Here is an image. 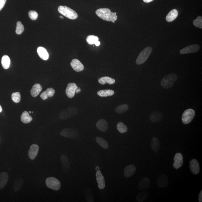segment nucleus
Returning <instances> with one entry per match:
<instances>
[{
	"mask_svg": "<svg viewBox=\"0 0 202 202\" xmlns=\"http://www.w3.org/2000/svg\"><path fill=\"white\" fill-rule=\"evenodd\" d=\"M96 14L102 20L107 21H112L113 23L117 20L118 17L116 13L111 12L110 9L107 8H100L95 11Z\"/></svg>",
	"mask_w": 202,
	"mask_h": 202,
	"instance_id": "obj_1",
	"label": "nucleus"
},
{
	"mask_svg": "<svg viewBox=\"0 0 202 202\" xmlns=\"http://www.w3.org/2000/svg\"><path fill=\"white\" fill-rule=\"evenodd\" d=\"M177 79V76L175 74H169L163 78L161 84L165 89H169L173 87L174 82L176 81Z\"/></svg>",
	"mask_w": 202,
	"mask_h": 202,
	"instance_id": "obj_2",
	"label": "nucleus"
},
{
	"mask_svg": "<svg viewBox=\"0 0 202 202\" xmlns=\"http://www.w3.org/2000/svg\"><path fill=\"white\" fill-rule=\"evenodd\" d=\"M58 10L60 14L71 20H75L78 17V14L74 10L66 6H60Z\"/></svg>",
	"mask_w": 202,
	"mask_h": 202,
	"instance_id": "obj_3",
	"label": "nucleus"
},
{
	"mask_svg": "<svg viewBox=\"0 0 202 202\" xmlns=\"http://www.w3.org/2000/svg\"><path fill=\"white\" fill-rule=\"evenodd\" d=\"M152 52V49L150 47H147L140 53L136 60L137 64L140 65L143 64L147 61V59Z\"/></svg>",
	"mask_w": 202,
	"mask_h": 202,
	"instance_id": "obj_4",
	"label": "nucleus"
},
{
	"mask_svg": "<svg viewBox=\"0 0 202 202\" xmlns=\"http://www.w3.org/2000/svg\"><path fill=\"white\" fill-rule=\"evenodd\" d=\"M47 186L54 191H58L61 188V183L58 180L54 177H49L45 181Z\"/></svg>",
	"mask_w": 202,
	"mask_h": 202,
	"instance_id": "obj_5",
	"label": "nucleus"
},
{
	"mask_svg": "<svg viewBox=\"0 0 202 202\" xmlns=\"http://www.w3.org/2000/svg\"><path fill=\"white\" fill-rule=\"evenodd\" d=\"M78 112L77 109L76 107H69L60 112V117L61 119H66L71 117L72 116L75 115L77 114Z\"/></svg>",
	"mask_w": 202,
	"mask_h": 202,
	"instance_id": "obj_6",
	"label": "nucleus"
},
{
	"mask_svg": "<svg viewBox=\"0 0 202 202\" xmlns=\"http://www.w3.org/2000/svg\"><path fill=\"white\" fill-rule=\"evenodd\" d=\"M195 116V112L192 109H189L185 110L182 115V120L183 123L187 124L190 123Z\"/></svg>",
	"mask_w": 202,
	"mask_h": 202,
	"instance_id": "obj_7",
	"label": "nucleus"
},
{
	"mask_svg": "<svg viewBox=\"0 0 202 202\" xmlns=\"http://www.w3.org/2000/svg\"><path fill=\"white\" fill-rule=\"evenodd\" d=\"M60 135L66 138H75L79 135V132L76 129H65L60 132Z\"/></svg>",
	"mask_w": 202,
	"mask_h": 202,
	"instance_id": "obj_8",
	"label": "nucleus"
},
{
	"mask_svg": "<svg viewBox=\"0 0 202 202\" xmlns=\"http://www.w3.org/2000/svg\"><path fill=\"white\" fill-rule=\"evenodd\" d=\"M200 49V46L197 44H194L185 47L180 51V53L181 54L194 53L199 51Z\"/></svg>",
	"mask_w": 202,
	"mask_h": 202,
	"instance_id": "obj_9",
	"label": "nucleus"
},
{
	"mask_svg": "<svg viewBox=\"0 0 202 202\" xmlns=\"http://www.w3.org/2000/svg\"><path fill=\"white\" fill-rule=\"evenodd\" d=\"M78 88L77 85L75 83L68 84L66 90V93L67 96L69 98H73L74 97L76 90Z\"/></svg>",
	"mask_w": 202,
	"mask_h": 202,
	"instance_id": "obj_10",
	"label": "nucleus"
},
{
	"mask_svg": "<svg viewBox=\"0 0 202 202\" xmlns=\"http://www.w3.org/2000/svg\"><path fill=\"white\" fill-rule=\"evenodd\" d=\"M156 182L159 187L163 188L167 186L169 181L166 175L164 174H162L157 178Z\"/></svg>",
	"mask_w": 202,
	"mask_h": 202,
	"instance_id": "obj_11",
	"label": "nucleus"
},
{
	"mask_svg": "<svg viewBox=\"0 0 202 202\" xmlns=\"http://www.w3.org/2000/svg\"><path fill=\"white\" fill-rule=\"evenodd\" d=\"M173 166L175 169H178L183 164V157L181 153H178L175 155L174 158Z\"/></svg>",
	"mask_w": 202,
	"mask_h": 202,
	"instance_id": "obj_12",
	"label": "nucleus"
},
{
	"mask_svg": "<svg viewBox=\"0 0 202 202\" xmlns=\"http://www.w3.org/2000/svg\"><path fill=\"white\" fill-rule=\"evenodd\" d=\"M39 147L37 144H33L30 146L29 150L28 155L31 160H33L36 158L39 151Z\"/></svg>",
	"mask_w": 202,
	"mask_h": 202,
	"instance_id": "obj_13",
	"label": "nucleus"
},
{
	"mask_svg": "<svg viewBox=\"0 0 202 202\" xmlns=\"http://www.w3.org/2000/svg\"><path fill=\"white\" fill-rule=\"evenodd\" d=\"M70 65L75 71L80 72L83 70L84 66L80 61L77 59H73L70 63Z\"/></svg>",
	"mask_w": 202,
	"mask_h": 202,
	"instance_id": "obj_14",
	"label": "nucleus"
},
{
	"mask_svg": "<svg viewBox=\"0 0 202 202\" xmlns=\"http://www.w3.org/2000/svg\"><path fill=\"white\" fill-rule=\"evenodd\" d=\"M60 160L63 172L66 173H67L70 169V165L68 159L66 156L63 155L60 157Z\"/></svg>",
	"mask_w": 202,
	"mask_h": 202,
	"instance_id": "obj_15",
	"label": "nucleus"
},
{
	"mask_svg": "<svg viewBox=\"0 0 202 202\" xmlns=\"http://www.w3.org/2000/svg\"><path fill=\"white\" fill-rule=\"evenodd\" d=\"M96 177L99 189H104L105 187V182L104 176L101 174V171H97Z\"/></svg>",
	"mask_w": 202,
	"mask_h": 202,
	"instance_id": "obj_16",
	"label": "nucleus"
},
{
	"mask_svg": "<svg viewBox=\"0 0 202 202\" xmlns=\"http://www.w3.org/2000/svg\"><path fill=\"white\" fill-rule=\"evenodd\" d=\"M190 169L194 175H197L200 172V167L198 161L195 159H192L190 162Z\"/></svg>",
	"mask_w": 202,
	"mask_h": 202,
	"instance_id": "obj_17",
	"label": "nucleus"
},
{
	"mask_svg": "<svg viewBox=\"0 0 202 202\" xmlns=\"http://www.w3.org/2000/svg\"><path fill=\"white\" fill-rule=\"evenodd\" d=\"M163 115L161 112L155 111L153 112L150 115V120L153 123H158L161 121L163 119Z\"/></svg>",
	"mask_w": 202,
	"mask_h": 202,
	"instance_id": "obj_18",
	"label": "nucleus"
},
{
	"mask_svg": "<svg viewBox=\"0 0 202 202\" xmlns=\"http://www.w3.org/2000/svg\"><path fill=\"white\" fill-rule=\"evenodd\" d=\"M8 174L6 172L0 173V190L3 189L7 185L8 181Z\"/></svg>",
	"mask_w": 202,
	"mask_h": 202,
	"instance_id": "obj_19",
	"label": "nucleus"
},
{
	"mask_svg": "<svg viewBox=\"0 0 202 202\" xmlns=\"http://www.w3.org/2000/svg\"><path fill=\"white\" fill-rule=\"evenodd\" d=\"M97 129L102 132H105L108 129V123L104 119H100L96 124Z\"/></svg>",
	"mask_w": 202,
	"mask_h": 202,
	"instance_id": "obj_20",
	"label": "nucleus"
},
{
	"mask_svg": "<svg viewBox=\"0 0 202 202\" xmlns=\"http://www.w3.org/2000/svg\"><path fill=\"white\" fill-rule=\"evenodd\" d=\"M136 171V167L134 165H129L125 168L124 170V175L125 177L129 178L132 176L135 173Z\"/></svg>",
	"mask_w": 202,
	"mask_h": 202,
	"instance_id": "obj_21",
	"label": "nucleus"
},
{
	"mask_svg": "<svg viewBox=\"0 0 202 202\" xmlns=\"http://www.w3.org/2000/svg\"><path fill=\"white\" fill-rule=\"evenodd\" d=\"M38 54V55L42 59L44 60H48L49 57V55L47 50L44 47H38L37 49Z\"/></svg>",
	"mask_w": 202,
	"mask_h": 202,
	"instance_id": "obj_22",
	"label": "nucleus"
},
{
	"mask_svg": "<svg viewBox=\"0 0 202 202\" xmlns=\"http://www.w3.org/2000/svg\"><path fill=\"white\" fill-rule=\"evenodd\" d=\"M150 185V180L147 178H144L140 181L138 184V188L139 190L147 189L149 188Z\"/></svg>",
	"mask_w": 202,
	"mask_h": 202,
	"instance_id": "obj_23",
	"label": "nucleus"
},
{
	"mask_svg": "<svg viewBox=\"0 0 202 202\" xmlns=\"http://www.w3.org/2000/svg\"><path fill=\"white\" fill-rule=\"evenodd\" d=\"M151 147L155 152H158L160 148V144L158 138L154 137L151 140Z\"/></svg>",
	"mask_w": 202,
	"mask_h": 202,
	"instance_id": "obj_24",
	"label": "nucleus"
},
{
	"mask_svg": "<svg viewBox=\"0 0 202 202\" xmlns=\"http://www.w3.org/2000/svg\"><path fill=\"white\" fill-rule=\"evenodd\" d=\"M55 90L52 88H47L46 90L43 92L41 94L40 97L43 100L47 99L49 97L53 96L55 94Z\"/></svg>",
	"mask_w": 202,
	"mask_h": 202,
	"instance_id": "obj_25",
	"label": "nucleus"
},
{
	"mask_svg": "<svg viewBox=\"0 0 202 202\" xmlns=\"http://www.w3.org/2000/svg\"><path fill=\"white\" fill-rule=\"evenodd\" d=\"M98 82L101 85H104L106 84L112 85L115 84V81L112 78L108 77V76H104V77L99 78Z\"/></svg>",
	"mask_w": 202,
	"mask_h": 202,
	"instance_id": "obj_26",
	"label": "nucleus"
},
{
	"mask_svg": "<svg viewBox=\"0 0 202 202\" xmlns=\"http://www.w3.org/2000/svg\"><path fill=\"white\" fill-rule=\"evenodd\" d=\"M42 90V87L39 84H36L32 87L30 93L32 97H36L39 95Z\"/></svg>",
	"mask_w": 202,
	"mask_h": 202,
	"instance_id": "obj_27",
	"label": "nucleus"
},
{
	"mask_svg": "<svg viewBox=\"0 0 202 202\" xmlns=\"http://www.w3.org/2000/svg\"><path fill=\"white\" fill-rule=\"evenodd\" d=\"M178 12L176 10L173 9L166 16V20L168 22L173 21L178 17Z\"/></svg>",
	"mask_w": 202,
	"mask_h": 202,
	"instance_id": "obj_28",
	"label": "nucleus"
},
{
	"mask_svg": "<svg viewBox=\"0 0 202 202\" xmlns=\"http://www.w3.org/2000/svg\"><path fill=\"white\" fill-rule=\"evenodd\" d=\"M114 93V91L110 89L101 90L98 91L97 92L98 95L101 97L110 96L113 95Z\"/></svg>",
	"mask_w": 202,
	"mask_h": 202,
	"instance_id": "obj_29",
	"label": "nucleus"
},
{
	"mask_svg": "<svg viewBox=\"0 0 202 202\" xmlns=\"http://www.w3.org/2000/svg\"><path fill=\"white\" fill-rule=\"evenodd\" d=\"M21 120L24 123L28 124L32 121V118L29 114L28 112L25 111L22 113L21 116Z\"/></svg>",
	"mask_w": 202,
	"mask_h": 202,
	"instance_id": "obj_30",
	"label": "nucleus"
},
{
	"mask_svg": "<svg viewBox=\"0 0 202 202\" xmlns=\"http://www.w3.org/2000/svg\"><path fill=\"white\" fill-rule=\"evenodd\" d=\"M1 64L4 69H8L11 64V60L10 57L7 55H4L1 60Z\"/></svg>",
	"mask_w": 202,
	"mask_h": 202,
	"instance_id": "obj_31",
	"label": "nucleus"
},
{
	"mask_svg": "<svg viewBox=\"0 0 202 202\" xmlns=\"http://www.w3.org/2000/svg\"><path fill=\"white\" fill-rule=\"evenodd\" d=\"M24 181L21 178H19L16 180L13 185V189L15 192L20 191L23 186Z\"/></svg>",
	"mask_w": 202,
	"mask_h": 202,
	"instance_id": "obj_32",
	"label": "nucleus"
},
{
	"mask_svg": "<svg viewBox=\"0 0 202 202\" xmlns=\"http://www.w3.org/2000/svg\"><path fill=\"white\" fill-rule=\"evenodd\" d=\"M96 141L99 145L104 149H108L109 145L107 141L104 138L100 137H97L95 138Z\"/></svg>",
	"mask_w": 202,
	"mask_h": 202,
	"instance_id": "obj_33",
	"label": "nucleus"
},
{
	"mask_svg": "<svg viewBox=\"0 0 202 202\" xmlns=\"http://www.w3.org/2000/svg\"><path fill=\"white\" fill-rule=\"evenodd\" d=\"M129 109V106L127 104H122L118 106L115 110V111L117 113L121 114L126 112Z\"/></svg>",
	"mask_w": 202,
	"mask_h": 202,
	"instance_id": "obj_34",
	"label": "nucleus"
},
{
	"mask_svg": "<svg viewBox=\"0 0 202 202\" xmlns=\"http://www.w3.org/2000/svg\"><path fill=\"white\" fill-rule=\"evenodd\" d=\"M117 129L118 132L121 133H125L127 132L128 130L127 126L122 122H119L117 124Z\"/></svg>",
	"mask_w": 202,
	"mask_h": 202,
	"instance_id": "obj_35",
	"label": "nucleus"
},
{
	"mask_svg": "<svg viewBox=\"0 0 202 202\" xmlns=\"http://www.w3.org/2000/svg\"><path fill=\"white\" fill-rule=\"evenodd\" d=\"M148 197V194L147 191H144L138 194L136 197L137 200L138 202L144 201Z\"/></svg>",
	"mask_w": 202,
	"mask_h": 202,
	"instance_id": "obj_36",
	"label": "nucleus"
},
{
	"mask_svg": "<svg viewBox=\"0 0 202 202\" xmlns=\"http://www.w3.org/2000/svg\"><path fill=\"white\" fill-rule=\"evenodd\" d=\"M85 196L87 202H94V198L92 191L90 189H88L85 191Z\"/></svg>",
	"mask_w": 202,
	"mask_h": 202,
	"instance_id": "obj_37",
	"label": "nucleus"
},
{
	"mask_svg": "<svg viewBox=\"0 0 202 202\" xmlns=\"http://www.w3.org/2000/svg\"><path fill=\"white\" fill-rule=\"evenodd\" d=\"M98 38L97 36L93 35H90L88 36L86 39L87 42L89 45H92L95 44V42L98 41Z\"/></svg>",
	"mask_w": 202,
	"mask_h": 202,
	"instance_id": "obj_38",
	"label": "nucleus"
},
{
	"mask_svg": "<svg viewBox=\"0 0 202 202\" xmlns=\"http://www.w3.org/2000/svg\"><path fill=\"white\" fill-rule=\"evenodd\" d=\"M193 24L196 27L199 28H202V17L201 16H198L195 20L193 21Z\"/></svg>",
	"mask_w": 202,
	"mask_h": 202,
	"instance_id": "obj_39",
	"label": "nucleus"
},
{
	"mask_svg": "<svg viewBox=\"0 0 202 202\" xmlns=\"http://www.w3.org/2000/svg\"><path fill=\"white\" fill-rule=\"evenodd\" d=\"M24 30V27L20 21H18L16 27V33L18 35H20L23 33Z\"/></svg>",
	"mask_w": 202,
	"mask_h": 202,
	"instance_id": "obj_40",
	"label": "nucleus"
},
{
	"mask_svg": "<svg viewBox=\"0 0 202 202\" xmlns=\"http://www.w3.org/2000/svg\"><path fill=\"white\" fill-rule=\"evenodd\" d=\"M12 99L16 103H18L21 100V95L19 92L13 93L11 96Z\"/></svg>",
	"mask_w": 202,
	"mask_h": 202,
	"instance_id": "obj_41",
	"label": "nucleus"
},
{
	"mask_svg": "<svg viewBox=\"0 0 202 202\" xmlns=\"http://www.w3.org/2000/svg\"><path fill=\"white\" fill-rule=\"evenodd\" d=\"M38 13L35 11H30L29 12V16L30 18L32 20H36L38 17Z\"/></svg>",
	"mask_w": 202,
	"mask_h": 202,
	"instance_id": "obj_42",
	"label": "nucleus"
},
{
	"mask_svg": "<svg viewBox=\"0 0 202 202\" xmlns=\"http://www.w3.org/2000/svg\"><path fill=\"white\" fill-rule=\"evenodd\" d=\"M7 0H0V11L5 6Z\"/></svg>",
	"mask_w": 202,
	"mask_h": 202,
	"instance_id": "obj_43",
	"label": "nucleus"
},
{
	"mask_svg": "<svg viewBox=\"0 0 202 202\" xmlns=\"http://www.w3.org/2000/svg\"><path fill=\"white\" fill-rule=\"evenodd\" d=\"M198 201L199 202H202V191L200 192L198 195Z\"/></svg>",
	"mask_w": 202,
	"mask_h": 202,
	"instance_id": "obj_44",
	"label": "nucleus"
},
{
	"mask_svg": "<svg viewBox=\"0 0 202 202\" xmlns=\"http://www.w3.org/2000/svg\"><path fill=\"white\" fill-rule=\"evenodd\" d=\"M154 0H143L144 2L147 3L152 2Z\"/></svg>",
	"mask_w": 202,
	"mask_h": 202,
	"instance_id": "obj_45",
	"label": "nucleus"
},
{
	"mask_svg": "<svg viewBox=\"0 0 202 202\" xmlns=\"http://www.w3.org/2000/svg\"><path fill=\"white\" fill-rule=\"evenodd\" d=\"M81 88H77V89L76 90V91L75 92L77 93H78L79 92H81Z\"/></svg>",
	"mask_w": 202,
	"mask_h": 202,
	"instance_id": "obj_46",
	"label": "nucleus"
},
{
	"mask_svg": "<svg viewBox=\"0 0 202 202\" xmlns=\"http://www.w3.org/2000/svg\"><path fill=\"white\" fill-rule=\"evenodd\" d=\"M94 44H95V45L96 46H99L100 45V42H99V41H98L96 42H95Z\"/></svg>",
	"mask_w": 202,
	"mask_h": 202,
	"instance_id": "obj_47",
	"label": "nucleus"
},
{
	"mask_svg": "<svg viewBox=\"0 0 202 202\" xmlns=\"http://www.w3.org/2000/svg\"><path fill=\"white\" fill-rule=\"evenodd\" d=\"M95 169H96V170L97 171L100 170L99 167V166H97L96 167H95Z\"/></svg>",
	"mask_w": 202,
	"mask_h": 202,
	"instance_id": "obj_48",
	"label": "nucleus"
},
{
	"mask_svg": "<svg viewBox=\"0 0 202 202\" xmlns=\"http://www.w3.org/2000/svg\"><path fill=\"white\" fill-rule=\"evenodd\" d=\"M2 111V109L1 106L0 105V113Z\"/></svg>",
	"mask_w": 202,
	"mask_h": 202,
	"instance_id": "obj_49",
	"label": "nucleus"
},
{
	"mask_svg": "<svg viewBox=\"0 0 202 202\" xmlns=\"http://www.w3.org/2000/svg\"><path fill=\"white\" fill-rule=\"evenodd\" d=\"M60 18H63V17H62L61 16H60Z\"/></svg>",
	"mask_w": 202,
	"mask_h": 202,
	"instance_id": "obj_50",
	"label": "nucleus"
},
{
	"mask_svg": "<svg viewBox=\"0 0 202 202\" xmlns=\"http://www.w3.org/2000/svg\"><path fill=\"white\" fill-rule=\"evenodd\" d=\"M29 113H31V111H29Z\"/></svg>",
	"mask_w": 202,
	"mask_h": 202,
	"instance_id": "obj_51",
	"label": "nucleus"
}]
</instances>
